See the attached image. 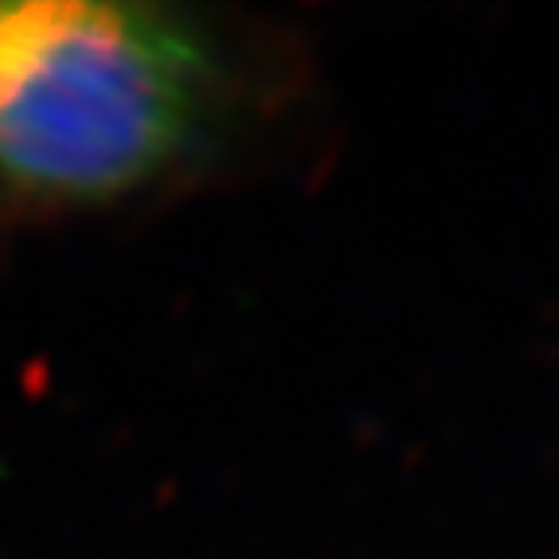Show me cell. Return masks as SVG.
Listing matches in <instances>:
<instances>
[{
    "label": "cell",
    "mask_w": 559,
    "mask_h": 559,
    "mask_svg": "<svg viewBox=\"0 0 559 559\" xmlns=\"http://www.w3.org/2000/svg\"><path fill=\"white\" fill-rule=\"evenodd\" d=\"M206 55L152 4L0 0V179L67 202L152 179L202 109Z\"/></svg>",
    "instance_id": "6da1fadb"
}]
</instances>
